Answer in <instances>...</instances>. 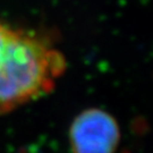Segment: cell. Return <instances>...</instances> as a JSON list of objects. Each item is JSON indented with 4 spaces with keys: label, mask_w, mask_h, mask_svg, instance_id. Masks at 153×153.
<instances>
[{
    "label": "cell",
    "mask_w": 153,
    "mask_h": 153,
    "mask_svg": "<svg viewBox=\"0 0 153 153\" xmlns=\"http://www.w3.org/2000/svg\"><path fill=\"white\" fill-rule=\"evenodd\" d=\"M65 69L45 40L0 21V115L50 93Z\"/></svg>",
    "instance_id": "obj_1"
},
{
    "label": "cell",
    "mask_w": 153,
    "mask_h": 153,
    "mask_svg": "<svg viewBox=\"0 0 153 153\" xmlns=\"http://www.w3.org/2000/svg\"><path fill=\"white\" fill-rule=\"evenodd\" d=\"M68 137L71 153H116L120 127L108 111L88 108L74 118Z\"/></svg>",
    "instance_id": "obj_2"
}]
</instances>
